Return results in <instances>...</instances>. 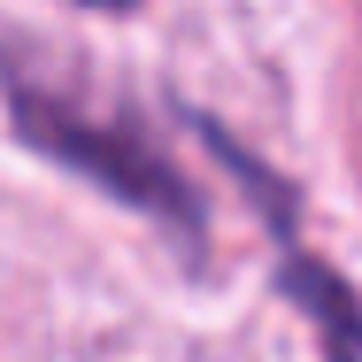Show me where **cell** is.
Instances as JSON below:
<instances>
[{
	"label": "cell",
	"instance_id": "1",
	"mask_svg": "<svg viewBox=\"0 0 362 362\" xmlns=\"http://www.w3.org/2000/svg\"><path fill=\"white\" fill-rule=\"evenodd\" d=\"M0 93H8L16 132L39 146V154H54L62 170L93 177V185H100V193H116L124 209L170 223L177 239H193V247H201V193L185 185V170L146 139L132 116H100V108H85V100L62 93L54 77H39L16 47H0Z\"/></svg>",
	"mask_w": 362,
	"mask_h": 362
},
{
	"label": "cell",
	"instance_id": "2",
	"mask_svg": "<svg viewBox=\"0 0 362 362\" xmlns=\"http://www.w3.org/2000/svg\"><path fill=\"white\" fill-rule=\"evenodd\" d=\"M209 132V146H216V162L270 209V231H278V286L308 308V324H316V339H324V362H362V300L347 293V278L332 270V262H316L300 239H293V201H286V185L255 162V154H239V146L223 139L216 124H201Z\"/></svg>",
	"mask_w": 362,
	"mask_h": 362
},
{
	"label": "cell",
	"instance_id": "3",
	"mask_svg": "<svg viewBox=\"0 0 362 362\" xmlns=\"http://www.w3.org/2000/svg\"><path fill=\"white\" fill-rule=\"evenodd\" d=\"M85 8H139V0H85Z\"/></svg>",
	"mask_w": 362,
	"mask_h": 362
}]
</instances>
